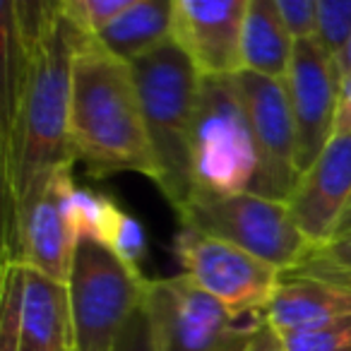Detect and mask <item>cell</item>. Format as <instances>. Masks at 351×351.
I'll return each mask as SVG.
<instances>
[{"label": "cell", "mask_w": 351, "mask_h": 351, "mask_svg": "<svg viewBox=\"0 0 351 351\" xmlns=\"http://www.w3.org/2000/svg\"><path fill=\"white\" fill-rule=\"evenodd\" d=\"M339 70L315 41H298L287 77L289 106L296 130V166L303 176L337 135Z\"/></svg>", "instance_id": "8fae6325"}, {"label": "cell", "mask_w": 351, "mask_h": 351, "mask_svg": "<svg viewBox=\"0 0 351 351\" xmlns=\"http://www.w3.org/2000/svg\"><path fill=\"white\" fill-rule=\"evenodd\" d=\"M149 282L145 272L123 265L106 245L80 239L68 277L70 351H113L118 332L145 301Z\"/></svg>", "instance_id": "5b68a950"}, {"label": "cell", "mask_w": 351, "mask_h": 351, "mask_svg": "<svg viewBox=\"0 0 351 351\" xmlns=\"http://www.w3.org/2000/svg\"><path fill=\"white\" fill-rule=\"evenodd\" d=\"M351 200V135H335L317 161L298 178L289 197L293 224L311 243L322 248L332 241L335 229Z\"/></svg>", "instance_id": "5bb4252c"}, {"label": "cell", "mask_w": 351, "mask_h": 351, "mask_svg": "<svg viewBox=\"0 0 351 351\" xmlns=\"http://www.w3.org/2000/svg\"><path fill=\"white\" fill-rule=\"evenodd\" d=\"M315 258H320L322 263H327L330 267H335L337 272L351 277V236L349 239L335 241V243H327L322 248L311 250Z\"/></svg>", "instance_id": "d4e9b609"}, {"label": "cell", "mask_w": 351, "mask_h": 351, "mask_svg": "<svg viewBox=\"0 0 351 351\" xmlns=\"http://www.w3.org/2000/svg\"><path fill=\"white\" fill-rule=\"evenodd\" d=\"M341 315H351V277L337 272L308 250L301 263L279 272L265 322L277 335H284Z\"/></svg>", "instance_id": "4fadbf2b"}, {"label": "cell", "mask_w": 351, "mask_h": 351, "mask_svg": "<svg viewBox=\"0 0 351 351\" xmlns=\"http://www.w3.org/2000/svg\"><path fill=\"white\" fill-rule=\"evenodd\" d=\"M77 34L60 3H3V229L77 164L70 145Z\"/></svg>", "instance_id": "6da1fadb"}, {"label": "cell", "mask_w": 351, "mask_h": 351, "mask_svg": "<svg viewBox=\"0 0 351 351\" xmlns=\"http://www.w3.org/2000/svg\"><path fill=\"white\" fill-rule=\"evenodd\" d=\"M22 351H25V349H22Z\"/></svg>", "instance_id": "f546056e"}, {"label": "cell", "mask_w": 351, "mask_h": 351, "mask_svg": "<svg viewBox=\"0 0 351 351\" xmlns=\"http://www.w3.org/2000/svg\"><path fill=\"white\" fill-rule=\"evenodd\" d=\"M173 253L183 274L193 279L234 315H263L277 291L279 269L245 250L212 239L195 229L181 226L173 241Z\"/></svg>", "instance_id": "ba28073f"}, {"label": "cell", "mask_w": 351, "mask_h": 351, "mask_svg": "<svg viewBox=\"0 0 351 351\" xmlns=\"http://www.w3.org/2000/svg\"><path fill=\"white\" fill-rule=\"evenodd\" d=\"M128 5L130 0H60V10L70 25L87 36L106 29Z\"/></svg>", "instance_id": "44dd1931"}, {"label": "cell", "mask_w": 351, "mask_h": 351, "mask_svg": "<svg viewBox=\"0 0 351 351\" xmlns=\"http://www.w3.org/2000/svg\"><path fill=\"white\" fill-rule=\"evenodd\" d=\"M335 63H337V70H339V77H351V41L346 44V49L341 51Z\"/></svg>", "instance_id": "f1b7e54d"}, {"label": "cell", "mask_w": 351, "mask_h": 351, "mask_svg": "<svg viewBox=\"0 0 351 351\" xmlns=\"http://www.w3.org/2000/svg\"><path fill=\"white\" fill-rule=\"evenodd\" d=\"M104 245L123 265H128L135 272H142V260L147 258V236L140 221L128 215L125 210L118 215L116 224H113L111 234H108V241Z\"/></svg>", "instance_id": "7402d4cb"}, {"label": "cell", "mask_w": 351, "mask_h": 351, "mask_svg": "<svg viewBox=\"0 0 351 351\" xmlns=\"http://www.w3.org/2000/svg\"><path fill=\"white\" fill-rule=\"evenodd\" d=\"M248 0H173V44L200 77L243 73L241 39Z\"/></svg>", "instance_id": "7c38bea8"}, {"label": "cell", "mask_w": 351, "mask_h": 351, "mask_svg": "<svg viewBox=\"0 0 351 351\" xmlns=\"http://www.w3.org/2000/svg\"><path fill=\"white\" fill-rule=\"evenodd\" d=\"M70 145L94 178L132 171L156 181L132 68L82 32L73 53Z\"/></svg>", "instance_id": "7a4b0ae2"}, {"label": "cell", "mask_w": 351, "mask_h": 351, "mask_svg": "<svg viewBox=\"0 0 351 351\" xmlns=\"http://www.w3.org/2000/svg\"><path fill=\"white\" fill-rule=\"evenodd\" d=\"M255 176L258 149L234 77H202L193 123L195 197L250 193Z\"/></svg>", "instance_id": "277c9868"}, {"label": "cell", "mask_w": 351, "mask_h": 351, "mask_svg": "<svg viewBox=\"0 0 351 351\" xmlns=\"http://www.w3.org/2000/svg\"><path fill=\"white\" fill-rule=\"evenodd\" d=\"M173 0H130V5L94 39L123 63L132 65L171 41Z\"/></svg>", "instance_id": "2e32d148"}, {"label": "cell", "mask_w": 351, "mask_h": 351, "mask_svg": "<svg viewBox=\"0 0 351 351\" xmlns=\"http://www.w3.org/2000/svg\"><path fill=\"white\" fill-rule=\"evenodd\" d=\"M351 135V77H341L339 106H337V135Z\"/></svg>", "instance_id": "484cf974"}, {"label": "cell", "mask_w": 351, "mask_h": 351, "mask_svg": "<svg viewBox=\"0 0 351 351\" xmlns=\"http://www.w3.org/2000/svg\"><path fill=\"white\" fill-rule=\"evenodd\" d=\"M121 212L111 197L99 195L77 183H73L65 193V219L75 241L89 239L104 245Z\"/></svg>", "instance_id": "ac0fdd59"}, {"label": "cell", "mask_w": 351, "mask_h": 351, "mask_svg": "<svg viewBox=\"0 0 351 351\" xmlns=\"http://www.w3.org/2000/svg\"><path fill=\"white\" fill-rule=\"evenodd\" d=\"M296 41L287 32L274 0H248L241 39L243 70L260 77L287 82L293 63Z\"/></svg>", "instance_id": "e0dca14e"}, {"label": "cell", "mask_w": 351, "mask_h": 351, "mask_svg": "<svg viewBox=\"0 0 351 351\" xmlns=\"http://www.w3.org/2000/svg\"><path fill=\"white\" fill-rule=\"evenodd\" d=\"M130 68L156 166L154 186L178 217L195 197L193 123L202 77L173 39Z\"/></svg>", "instance_id": "3957f363"}, {"label": "cell", "mask_w": 351, "mask_h": 351, "mask_svg": "<svg viewBox=\"0 0 351 351\" xmlns=\"http://www.w3.org/2000/svg\"><path fill=\"white\" fill-rule=\"evenodd\" d=\"M274 8L296 44L298 41H315L317 0H274Z\"/></svg>", "instance_id": "603a6c76"}, {"label": "cell", "mask_w": 351, "mask_h": 351, "mask_svg": "<svg viewBox=\"0 0 351 351\" xmlns=\"http://www.w3.org/2000/svg\"><path fill=\"white\" fill-rule=\"evenodd\" d=\"M234 82L243 99L258 149V176L250 193L289 202L301 176L296 166V130L287 82L260 77L248 70L236 75Z\"/></svg>", "instance_id": "9c48e42d"}, {"label": "cell", "mask_w": 351, "mask_h": 351, "mask_svg": "<svg viewBox=\"0 0 351 351\" xmlns=\"http://www.w3.org/2000/svg\"><path fill=\"white\" fill-rule=\"evenodd\" d=\"M248 351H284V346H282V339H279L277 332H274L267 322H263V327L258 330L255 339L250 341Z\"/></svg>", "instance_id": "4316f807"}, {"label": "cell", "mask_w": 351, "mask_h": 351, "mask_svg": "<svg viewBox=\"0 0 351 351\" xmlns=\"http://www.w3.org/2000/svg\"><path fill=\"white\" fill-rule=\"evenodd\" d=\"M351 41V0H317L315 44L330 58L339 53Z\"/></svg>", "instance_id": "ffe728a7"}, {"label": "cell", "mask_w": 351, "mask_h": 351, "mask_svg": "<svg viewBox=\"0 0 351 351\" xmlns=\"http://www.w3.org/2000/svg\"><path fill=\"white\" fill-rule=\"evenodd\" d=\"M349 236H351V200H349V205H346L344 215H341L339 224H337L335 236H332L330 243H335V241H341V239H349Z\"/></svg>", "instance_id": "83f0119b"}, {"label": "cell", "mask_w": 351, "mask_h": 351, "mask_svg": "<svg viewBox=\"0 0 351 351\" xmlns=\"http://www.w3.org/2000/svg\"><path fill=\"white\" fill-rule=\"evenodd\" d=\"M73 346L68 284L22 267V349L68 351Z\"/></svg>", "instance_id": "9a60e30c"}, {"label": "cell", "mask_w": 351, "mask_h": 351, "mask_svg": "<svg viewBox=\"0 0 351 351\" xmlns=\"http://www.w3.org/2000/svg\"><path fill=\"white\" fill-rule=\"evenodd\" d=\"M113 351H159L156 349L154 327H152V317L145 301L130 313L125 325L121 327Z\"/></svg>", "instance_id": "cb8c5ba5"}, {"label": "cell", "mask_w": 351, "mask_h": 351, "mask_svg": "<svg viewBox=\"0 0 351 351\" xmlns=\"http://www.w3.org/2000/svg\"><path fill=\"white\" fill-rule=\"evenodd\" d=\"M178 224L226 241L253 258L277 267L291 269L308 255L311 243L293 224L287 202L269 200L255 193L231 197H193L178 215Z\"/></svg>", "instance_id": "52a82bcc"}, {"label": "cell", "mask_w": 351, "mask_h": 351, "mask_svg": "<svg viewBox=\"0 0 351 351\" xmlns=\"http://www.w3.org/2000/svg\"><path fill=\"white\" fill-rule=\"evenodd\" d=\"M73 183V169L60 171L20 217L3 229V265H20L68 284L77 243L65 219V193Z\"/></svg>", "instance_id": "30bf717a"}, {"label": "cell", "mask_w": 351, "mask_h": 351, "mask_svg": "<svg viewBox=\"0 0 351 351\" xmlns=\"http://www.w3.org/2000/svg\"><path fill=\"white\" fill-rule=\"evenodd\" d=\"M145 303L159 351H248L265 322L234 315L188 274L152 279Z\"/></svg>", "instance_id": "8992f818"}, {"label": "cell", "mask_w": 351, "mask_h": 351, "mask_svg": "<svg viewBox=\"0 0 351 351\" xmlns=\"http://www.w3.org/2000/svg\"><path fill=\"white\" fill-rule=\"evenodd\" d=\"M284 351H351V315L279 335Z\"/></svg>", "instance_id": "d6986e66"}]
</instances>
